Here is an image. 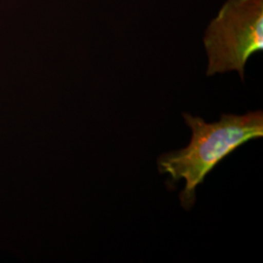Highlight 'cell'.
I'll return each instance as SVG.
<instances>
[{"label": "cell", "mask_w": 263, "mask_h": 263, "mask_svg": "<svg viewBox=\"0 0 263 263\" xmlns=\"http://www.w3.org/2000/svg\"><path fill=\"white\" fill-rule=\"evenodd\" d=\"M182 116L192 131L186 147L160 155V174H168L174 181L185 180L179 194L181 206L189 211L196 201V189L216 165L251 140L263 136V112L250 111L245 115L222 114L217 122H205L189 113Z\"/></svg>", "instance_id": "6da1fadb"}, {"label": "cell", "mask_w": 263, "mask_h": 263, "mask_svg": "<svg viewBox=\"0 0 263 263\" xmlns=\"http://www.w3.org/2000/svg\"><path fill=\"white\" fill-rule=\"evenodd\" d=\"M204 44L207 76L236 70L244 81L248 60L263 50V0H227L207 28Z\"/></svg>", "instance_id": "7a4b0ae2"}]
</instances>
